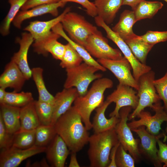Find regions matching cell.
<instances>
[{"mask_svg":"<svg viewBox=\"0 0 167 167\" xmlns=\"http://www.w3.org/2000/svg\"><path fill=\"white\" fill-rule=\"evenodd\" d=\"M66 3L61 1L54 3L39 5L26 10H21L16 15L12 23L15 28L20 29L24 21L33 17L47 14L56 17L58 15V8L63 7Z\"/></svg>","mask_w":167,"mask_h":167,"instance_id":"e0dca14e","label":"cell"},{"mask_svg":"<svg viewBox=\"0 0 167 167\" xmlns=\"http://www.w3.org/2000/svg\"><path fill=\"white\" fill-rule=\"evenodd\" d=\"M124 41L136 59L141 63L146 64L148 54L154 45L145 42L140 36L136 34Z\"/></svg>","mask_w":167,"mask_h":167,"instance_id":"83f0119b","label":"cell"},{"mask_svg":"<svg viewBox=\"0 0 167 167\" xmlns=\"http://www.w3.org/2000/svg\"><path fill=\"white\" fill-rule=\"evenodd\" d=\"M163 166L164 167H167V161L165 163H164Z\"/></svg>","mask_w":167,"mask_h":167,"instance_id":"c3c4849f","label":"cell"},{"mask_svg":"<svg viewBox=\"0 0 167 167\" xmlns=\"http://www.w3.org/2000/svg\"><path fill=\"white\" fill-rule=\"evenodd\" d=\"M119 141L111 149L109 155L110 163L108 167H117L115 162V158L118 148L120 145Z\"/></svg>","mask_w":167,"mask_h":167,"instance_id":"ee69618b","label":"cell"},{"mask_svg":"<svg viewBox=\"0 0 167 167\" xmlns=\"http://www.w3.org/2000/svg\"><path fill=\"white\" fill-rule=\"evenodd\" d=\"M163 5L159 1L142 0L133 10L136 22L142 19L152 18Z\"/></svg>","mask_w":167,"mask_h":167,"instance_id":"f1b7e54d","label":"cell"},{"mask_svg":"<svg viewBox=\"0 0 167 167\" xmlns=\"http://www.w3.org/2000/svg\"><path fill=\"white\" fill-rule=\"evenodd\" d=\"M140 36L145 42L154 45L158 43L167 41V31H148Z\"/></svg>","mask_w":167,"mask_h":167,"instance_id":"f35d334b","label":"cell"},{"mask_svg":"<svg viewBox=\"0 0 167 167\" xmlns=\"http://www.w3.org/2000/svg\"><path fill=\"white\" fill-rule=\"evenodd\" d=\"M71 10L70 7H67L61 14L49 20H35L31 22L24 28V30L31 35L34 40V41H41L50 34L52 28L56 25L61 22L65 14L70 11Z\"/></svg>","mask_w":167,"mask_h":167,"instance_id":"d6986e66","label":"cell"},{"mask_svg":"<svg viewBox=\"0 0 167 167\" xmlns=\"http://www.w3.org/2000/svg\"><path fill=\"white\" fill-rule=\"evenodd\" d=\"M76 152H71L70 161L69 167H79L80 166L77 161Z\"/></svg>","mask_w":167,"mask_h":167,"instance_id":"f6af8a7d","label":"cell"},{"mask_svg":"<svg viewBox=\"0 0 167 167\" xmlns=\"http://www.w3.org/2000/svg\"><path fill=\"white\" fill-rule=\"evenodd\" d=\"M111 103L106 100L95 110L96 113L92 122V128L95 133L104 132L115 128L119 120V118L115 116L106 118L105 115V111Z\"/></svg>","mask_w":167,"mask_h":167,"instance_id":"7402d4cb","label":"cell"},{"mask_svg":"<svg viewBox=\"0 0 167 167\" xmlns=\"http://www.w3.org/2000/svg\"><path fill=\"white\" fill-rule=\"evenodd\" d=\"M28 0H8L10 8L0 26V33L2 36H6L9 34L11 24L20 9Z\"/></svg>","mask_w":167,"mask_h":167,"instance_id":"4dcf8cb0","label":"cell"},{"mask_svg":"<svg viewBox=\"0 0 167 167\" xmlns=\"http://www.w3.org/2000/svg\"><path fill=\"white\" fill-rule=\"evenodd\" d=\"M35 107L41 125H51L53 112V104L35 101Z\"/></svg>","mask_w":167,"mask_h":167,"instance_id":"d590c367","label":"cell"},{"mask_svg":"<svg viewBox=\"0 0 167 167\" xmlns=\"http://www.w3.org/2000/svg\"><path fill=\"white\" fill-rule=\"evenodd\" d=\"M157 143L159 148L157 153L158 158L161 163H165L167 161V145L159 139L157 141Z\"/></svg>","mask_w":167,"mask_h":167,"instance_id":"7bdbcfd3","label":"cell"},{"mask_svg":"<svg viewBox=\"0 0 167 167\" xmlns=\"http://www.w3.org/2000/svg\"><path fill=\"white\" fill-rule=\"evenodd\" d=\"M67 3L68 2H74L81 5L86 10L87 14L89 16L95 17L97 15V10L94 2L89 0H61Z\"/></svg>","mask_w":167,"mask_h":167,"instance_id":"60d3db41","label":"cell"},{"mask_svg":"<svg viewBox=\"0 0 167 167\" xmlns=\"http://www.w3.org/2000/svg\"><path fill=\"white\" fill-rule=\"evenodd\" d=\"M138 135L140 140L139 149L141 154H143L150 160L155 167L162 166L158 157V149L156 143L158 139L164 136L163 133L157 135H153L149 133L144 126L132 130Z\"/></svg>","mask_w":167,"mask_h":167,"instance_id":"4fadbf2b","label":"cell"},{"mask_svg":"<svg viewBox=\"0 0 167 167\" xmlns=\"http://www.w3.org/2000/svg\"><path fill=\"white\" fill-rule=\"evenodd\" d=\"M113 86V82L109 78L102 77L96 79L84 95L78 96L74 101V106L81 115L88 131L92 128L90 120L92 112L104 102L105 92Z\"/></svg>","mask_w":167,"mask_h":167,"instance_id":"7a4b0ae2","label":"cell"},{"mask_svg":"<svg viewBox=\"0 0 167 167\" xmlns=\"http://www.w3.org/2000/svg\"><path fill=\"white\" fill-rule=\"evenodd\" d=\"M84 47L92 57L97 59L117 60L123 57L120 49L109 45L108 40L99 31L89 36Z\"/></svg>","mask_w":167,"mask_h":167,"instance_id":"30bf717a","label":"cell"},{"mask_svg":"<svg viewBox=\"0 0 167 167\" xmlns=\"http://www.w3.org/2000/svg\"><path fill=\"white\" fill-rule=\"evenodd\" d=\"M142 0H123L122 5H128L133 10Z\"/></svg>","mask_w":167,"mask_h":167,"instance_id":"bcb514c9","label":"cell"},{"mask_svg":"<svg viewBox=\"0 0 167 167\" xmlns=\"http://www.w3.org/2000/svg\"><path fill=\"white\" fill-rule=\"evenodd\" d=\"M57 134L54 125H41L35 130V145L46 147Z\"/></svg>","mask_w":167,"mask_h":167,"instance_id":"1f68e13d","label":"cell"},{"mask_svg":"<svg viewBox=\"0 0 167 167\" xmlns=\"http://www.w3.org/2000/svg\"><path fill=\"white\" fill-rule=\"evenodd\" d=\"M115 162L117 167H134L135 160L120 144L117 150Z\"/></svg>","mask_w":167,"mask_h":167,"instance_id":"8d00e7d4","label":"cell"},{"mask_svg":"<svg viewBox=\"0 0 167 167\" xmlns=\"http://www.w3.org/2000/svg\"><path fill=\"white\" fill-rule=\"evenodd\" d=\"M95 22L98 27L102 28L105 32L107 37L114 42L122 53L130 63L132 68L133 75L138 82L140 77L151 70V67L140 62L135 57L130 48L118 35L114 32L104 21L98 16L94 17Z\"/></svg>","mask_w":167,"mask_h":167,"instance_id":"52a82bcc","label":"cell"},{"mask_svg":"<svg viewBox=\"0 0 167 167\" xmlns=\"http://www.w3.org/2000/svg\"><path fill=\"white\" fill-rule=\"evenodd\" d=\"M136 22L134 11L125 10L121 14L118 22L112 29L125 41L135 35L132 28Z\"/></svg>","mask_w":167,"mask_h":167,"instance_id":"cb8c5ba5","label":"cell"},{"mask_svg":"<svg viewBox=\"0 0 167 167\" xmlns=\"http://www.w3.org/2000/svg\"><path fill=\"white\" fill-rule=\"evenodd\" d=\"M6 88H0V104L4 103L5 97L6 93Z\"/></svg>","mask_w":167,"mask_h":167,"instance_id":"7dc6e473","label":"cell"},{"mask_svg":"<svg viewBox=\"0 0 167 167\" xmlns=\"http://www.w3.org/2000/svg\"><path fill=\"white\" fill-rule=\"evenodd\" d=\"M132 109L131 107L126 106L120 109L119 120L115 129L121 144L126 151L129 152L135 161H138L141 157L139 149L140 140L134 138L131 130L127 123Z\"/></svg>","mask_w":167,"mask_h":167,"instance_id":"ba28073f","label":"cell"},{"mask_svg":"<svg viewBox=\"0 0 167 167\" xmlns=\"http://www.w3.org/2000/svg\"><path fill=\"white\" fill-rule=\"evenodd\" d=\"M98 71L97 68L84 62L77 66L66 69V78L64 87L75 88L79 96H83L87 92L92 82L102 77V74L96 73Z\"/></svg>","mask_w":167,"mask_h":167,"instance_id":"5b68a950","label":"cell"},{"mask_svg":"<svg viewBox=\"0 0 167 167\" xmlns=\"http://www.w3.org/2000/svg\"><path fill=\"white\" fill-rule=\"evenodd\" d=\"M34 101L30 92H6L4 103L19 108L23 107Z\"/></svg>","mask_w":167,"mask_h":167,"instance_id":"836d02e7","label":"cell"},{"mask_svg":"<svg viewBox=\"0 0 167 167\" xmlns=\"http://www.w3.org/2000/svg\"><path fill=\"white\" fill-rule=\"evenodd\" d=\"M151 109L155 112L154 115L152 116L149 112L143 110L137 116L139 118L138 120L133 119L128 123L131 130L144 126L150 134L153 135L159 134L161 124L164 122H167V113L160 101L154 104Z\"/></svg>","mask_w":167,"mask_h":167,"instance_id":"9c48e42d","label":"cell"},{"mask_svg":"<svg viewBox=\"0 0 167 167\" xmlns=\"http://www.w3.org/2000/svg\"><path fill=\"white\" fill-rule=\"evenodd\" d=\"M60 37L58 34L52 31L43 40L34 41L32 45L34 51L39 54L45 56L49 53L54 58L61 60L64 55L66 46L58 41Z\"/></svg>","mask_w":167,"mask_h":167,"instance_id":"2e32d148","label":"cell"},{"mask_svg":"<svg viewBox=\"0 0 167 167\" xmlns=\"http://www.w3.org/2000/svg\"><path fill=\"white\" fill-rule=\"evenodd\" d=\"M155 79V73L152 70L140 77L138 81L139 89L137 91L138 105L130 114L129 120L134 119L145 108L149 107L152 109L154 104L160 101L161 100L154 84Z\"/></svg>","mask_w":167,"mask_h":167,"instance_id":"8992f818","label":"cell"},{"mask_svg":"<svg viewBox=\"0 0 167 167\" xmlns=\"http://www.w3.org/2000/svg\"><path fill=\"white\" fill-rule=\"evenodd\" d=\"M164 0L167 3V0Z\"/></svg>","mask_w":167,"mask_h":167,"instance_id":"f907efd6","label":"cell"},{"mask_svg":"<svg viewBox=\"0 0 167 167\" xmlns=\"http://www.w3.org/2000/svg\"><path fill=\"white\" fill-rule=\"evenodd\" d=\"M165 132L167 133V125L165 129Z\"/></svg>","mask_w":167,"mask_h":167,"instance_id":"681fc988","label":"cell"},{"mask_svg":"<svg viewBox=\"0 0 167 167\" xmlns=\"http://www.w3.org/2000/svg\"><path fill=\"white\" fill-rule=\"evenodd\" d=\"M123 0H95L97 16L107 24L112 23L122 6Z\"/></svg>","mask_w":167,"mask_h":167,"instance_id":"d4e9b609","label":"cell"},{"mask_svg":"<svg viewBox=\"0 0 167 167\" xmlns=\"http://www.w3.org/2000/svg\"><path fill=\"white\" fill-rule=\"evenodd\" d=\"M154 84L161 100L164 102V109L167 113V71L162 77L155 79Z\"/></svg>","mask_w":167,"mask_h":167,"instance_id":"74e56055","label":"cell"},{"mask_svg":"<svg viewBox=\"0 0 167 167\" xmlns=\"http://www.w3.org/2000/svg\"><path fill=\"white\" fill-rule=\"evenodd\" d=\"M128 85L119 84L116 89L107 97L106 100L116 105L114 110L109 114L110 117L119 118V111L122 108L131 107L135 109L138 105L139 97L137 91Z\"/></svg>","mask_w":167,"mask_h":167,"instance_id":"7c38bea8","label":"cell"},{"mask_svg":"<svg viewBox=\"0 0 167 167\" xmlns=\"http://www.w3.org/2000/svg\"><path fill=\"white\" fill-rule=\"evenodd\" d=\"M52 31L58 34L69 43L81 57L84 62L97 68L102 71H106L105 68L93 58L84 47L73 41L66 34L61 23L55 25Z\"/></svg>","mask_w":167,"mask_h":167,"instance_id":"484cf974","label":"cell"},{"mask_svg":"<svg viewBox=\"0 0 167 167\" xmlns=\"http://www.w3.org/2000/svg\"><path fill=\"white\" fill-rule=\"evenodd\" d=\"M46 147H39L35 145L26 149L11 147L1 150L0 154V167H17L28 158L45 152Z\"/></svg>","mask_w":167,"mask_h":167,"instance_id":"5bb4252c","label":"cell"},{"mask_svg":"<svg viewBox=\"0 0 167 167\" xmlns=\"http://www.w3.org/2000/svg\"><path fill=\"white\" fill-rule=\"evenodd\" d=\"M45 152L51 166L64 167L70 150L64 140L57 134L46 147Z\"/></svg>","mask_w":167,"mask_h":167,"instance_id":"ac0fdd59","label":"cell"},{"mask_svg":"<svg viewBox=\"0 0 167 167\" xmlns=\"http://www.w3.org/2000/svg\"><path fill=\"white\" fill-rule=\"evenodd\" d=\"M35 101L21 108L20 131L35 130L41 125L35 107Z\"/></svg>","mask_w":167,"mask_h":167,"instance_id":"4316f807","label":"cell"},{"mask_svg":"<svg viewBox=\"0 0 167 167\" xmlns=\"http://www.w3.org/2000/svg\"><path fill=\"white\" fill-rule=\"evenodd\" d=\"M61 23L69 37L84 47L89 36L99 31L84 16L71 11L65 14Z\"/></svg>","mask_w":167,"mask_h":167,"instance_id":"277c9868","label":"cell"},{"mask_svg":"<svg viewBox=\"0 0 167 167\" xmlns=\"http://www.w3.org/2000/svg\"><path fill=\"white\" fill-rule=\"evenodd\" d=\"M65 50L62 59L60 66L65 69L77 66L83 60L77 52L69 43L65 45Z\"/></svg>","mask_w":167,"mask_h":167,"instance_id":"e575fe53","label":"cell"},{"mask_svg":"<svg viewBox=\"0 0 167 167\" xmlns=\"http://www.w3.org/2000/svg\"><path fill=\"white\" fill-rule=\"evenodd\" d=\"M74 106L61 115L54 125L57 134L64 140L71 152L77 153L88 143V130Z\"/></svg>","mask_w":167,"mask_h":167,"instance_id":"6da1fadb","label":"cell"},{"mask_svg":"<svg viewBox=\"0 0 167 167\" xmlns=\"http://www.w3.org/2000/svg\"><path fill=\"white\" fill-rule=\"evenodd\" d=\"M27 80L17 65L11 60L5 66L0 76V87L13 89L14 91L19 92Z\"/></svg>","mask_w":167,"mask_h":167,"instance_id":"ffe728a7","label":"cell"},{"mask_svg":"<svg viewBox=\"0 0 167 167\" xmlns=\"http://www.w3.org/2000/svg\"><path fill=\"white\" fill-rule=\"evenodd\" d=\"M97 61L113 73L118 79L119 84L128 85L136 91L138 90V82L132 74L131 65L124 56L117 60L101 59H97Z\"/></svg>","mask_w":167,"mask_h":167,"instance_id":"8fae6325","label":"cell"},{"mask_svg":"<svg viewBox=\"0 0 167 167\" xmlns=\"http://www.w3.org/2000/svg\"><path fill=\"white\" fill-rule=\"evenodd\" d=\"M34 41V38L29 32L22 33L21 37L16 39V43L19 45V49L14 54L11 59L17 65L27 80L32 77V69L28 62V54L29 48Z\"/></svg>","mask_w":167,"mask_h":167,"instance_id":"9a60e30c","label":"cell"},{"mask_svg":"<svg viewBox=\"0 0 167 167\" xmlns=\"http://www.w3.org/2000/svg\"><path fill=\"white\" fill-rule=\"evenodd\" d=\"M0 105V116L2 118L6 128L9 133L13 135L20 129V113L21 108L4 103Z\"/></svg>","mask_w":167,"mask_h":167,"instance_id":"603a6c76","label":"cell"},{"mask_svg":"<svg viewBox=\"0 0 167 167\" xmlns=\"http://www.w3.org/2000/svg\"><path fill=\"white\" fill-rule=\"evenodd\" d=\"M43 69L39 67L32 69L33 79L36 86L38 93V100L53 104L54 96L47 90L43 77Z\"/></svg>","mask_w":167,"mask_h":167,"instance_id":"f546056e","label":"cell"},{"mask_svg":"<svg viewBox=\"0 0 167 167\" xmlns=\"http://www.w3.org/2000/svg\"><path fill=\"white\" fill-rule=\"evenodd\" d=\"M61 0H28L22 7L21 10L24 11L40 5L49 4L58 2Z\"/></svg>","mask_w":167,"mask_h":167,"instance_id":"b9f144b4","label":"cell"},{"mask_svg":"<svg viewBox=\"0 0 167 167\" xmlns=\"http://www.w3.org/2000/svg\"><path fill=\"white\" fill-rule=\"evenodd\" d=\"M13 135L7 131L2 118L0 116V148L1 150L11 147Z\"/></svg>","mask_w":167,"mask_h":167,"instance_id":"ab89813d","label":"cell"},{"mask_svg":"<svg viewBox=\"0 0 167 167\" xmlns=\"http://www.w3.org/2000/svg\"><path fill=\"white\" fill-rule=\"evenodd\" d=\"M78 96L75 88H64L56 94L53 103L54 109L51 125H54L58 118L72 106V104Z\"/></svg>","mask_w":167,"mask_h":167,"instance_id":"44dd1931","label":"cell"},{"mask_svg":"<svg viewBox=\"0 0 167 167\" xmlns=\"http://www.w3.org/2000/svg\"><path fill=\"white\" fill-rule=\"evenodd\" d=\"M119 142L115 128L90 136L88 154L91 167H108L112 148Z\"/></svg>","mask_w":167,"mask_h":167,"instance_id":"3957f363","label":"cell"},{"mask_svg":"<svg viewBox=\"0 0 167 167\" xmlns=\"http://www.w3.org/2000/svg\"><path fill=\"white\" fill-rule=\"evenodd\" d=\"M35 130L19 131L15 133L13 135L11 147L21 149H26L35 145Z\"/></svg>","mask_w":167,"mask_h":167,"instance_id":"d6a6232c","label":"cell"}]
</instances>
